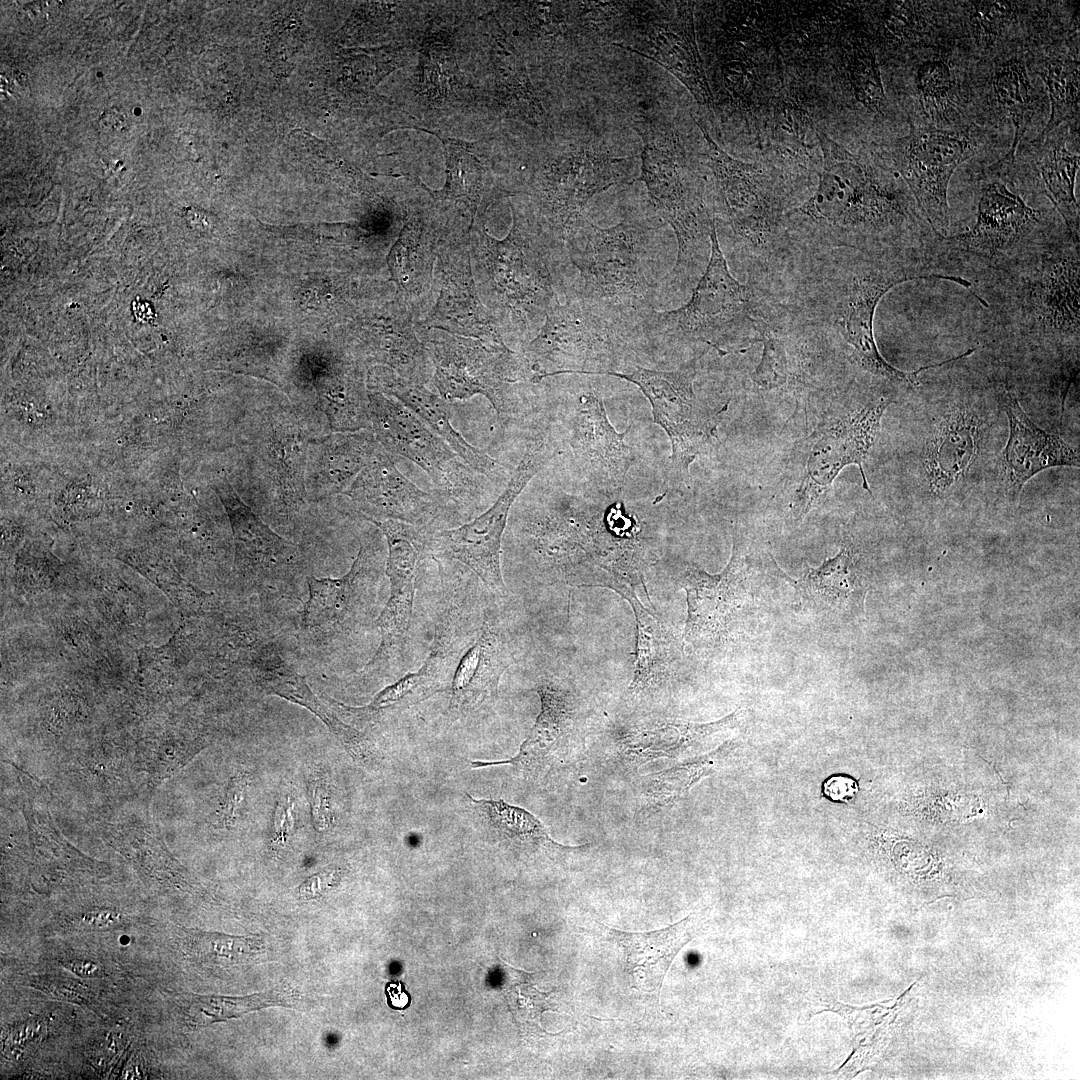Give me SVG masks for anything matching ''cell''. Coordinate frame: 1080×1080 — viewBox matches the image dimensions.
<instances>
[{
  "mask_svg": "<svg viewBox=\"0 0 1080 1080\" xmlns=\"http://www.w3.org/2000/svg\"><path fill=\"white\" fill-rule=\"evenodd\" d=\"M246 786H247V777H246V775L237 777L236 779L233 780V782L231 784V787H230V790H229L228 796H227V801H226L227 802V810H226V812H227L228 817H231V819L234 816L235 809L238 807L240 802L243 800V793L245 792Z\"/></svg>",
  "mask_w": 1080,
  "mask_h": 1080,
  "instance_id": "91938a15",
  "label": "cell"
},
{
  "mask_svg": "<svg viewBox=\"0 0 1080 1080\" xmlns=\"http://www.w3.org/2000/svg\"><path fill=\"white\" fill-rule=\"evenodd\" d=\"M497 251V281L506 302L519 312L551 307L550 245L515 219L510 236Z\"/></svg>",
  "mask_w": 1080,
  "mask_h": 1080,
  "instance_id": "f546056e",
  "label": "cell"
},
{
  "mask_svg": "<svg viewBox=\"0 0 1080 1080\" xmlns=\"http://www.w3.org/2000/svg\"><path fill=\"white\" fill-rule=\"evenodd\" d=\"M992 89L999 108L1010 118L1014 128L1011 148L998 162V166L1004 167L1014 163L1018 145L1026 133L1034 110L1033 90L1022 56L1013 55L997 64L992 78Z\"/></svg>",
  "mask_w": 1080,
  "mask_h": 1080,
  "instance_id": "60d3db41",
  "label": "cell"
},
{
  "mask_svg": "<svg viewBox=\"0 0 1080 1080\" xmlns=\"http://www.w3.org/2000/svg\"><path fill=\"white\" fill-rule=\"evenodd\" d=\"M312 803L316 825L319 829H323L326 825V817L328 815V802L324 788H320V786L317 785L314 787Z\"/></svg>",
  "mask_w": 1080,
  "mask_h": 1080,
  "instance_id": "680465c9",
  "label": "cell"
},
{
  "mask_svg": "<svg viewBox=\"0 0 1080 1080\" xmlns=\"http://www.w3.org/2000/svg\"><path fill=\"white\" fill-rule=\"evenodd\" d=\"M294 825V803L290 797H284L278 804L274 828L277 840L284 841Z\"/></svg>",
  "mask_w": 1080,
  "mask_h": 1080,
  "instance_id": "11a10c76",
  "label": "cell"
},
{
  "mask_svg": "<svg viewBox=\"0 0 1080 1080\" xmlns=\"http://www.w3.org/2000/svg\"><path fill=\"white\" fill-rule=\"evenodd\" d=\"M336 879L335 871H322L312 875L300 885L298 894L304 899H314L323 895Z\"/></svg>",
  "mask_w": 1080,
  "mask_h": 1080,
  "instance_id": "db71d44e",
  "label": "cell"
},
{
  "mask_svg": "<svg viewBox=\"0 0 1080 1080\" xmlns=\"http://www.w3.org/2000/svg\"><path fill=\"white\" fill-rule=\"evenodd\" d=\"M823 791L833 801L849 802L856 795L858 785L850 777L837 775L829 778L824 783Z\"/></svg>",
  "mask_w": 1080,
  "mask_h": 1080,
  "instance_id": "f5cc1de1",
  "label": "cell"
},
{
  "mask_svg": "<svg viewBox=\"0 0 1080 1080\" xmlns=\"http://www.w3.org/2000/svg\"><path fill=\"white\" fill-rule=\"evenodd\" d=\"M557 454L558 450L549 447L545 435L536 436L528 444L504 491L494 504L483 514L460 527L432 531L427 544L428 554L463 563L479 577L490 592L506 595L500 554L510 509L530 480Z\"/></svg>",
  "mask_w": 1080,
  "mask_h": 1080,
  "instance_id": "30bf717a",
  "label": "cell"
},
{
  "mask_svg": "<svg viewBox=\"0 0 1080 1080\" xmlns=\"http://www.w3.org/2000/svg\"><path fill=\"white\" fill-rule=\"evenodd\" d=\"M1038 169L1044 192L1064 220L1069 236L1079 241V204L1074 193L1079 155L1070 152L1062 139L1045 138Z\"/></svg>",
  "mask_w": 1080,
  "mask_h": 1080,
  "instance_id": "f35d334b",
  "label": "cell"
},
{
  "mask_svg": "<svg viewBox=\"0 0 1080 1080\" xmlns=\"http://www.w3.org/2000/svg\"><path fill=\"white\" fill-rule=\"evenodd\" d=\"M692 917L668 927L645 932L607 928L610 941L625 955L631 986L643 992H660L664 978L678 952L692 939Z\"/></svg>",
  "mask_w": 1080,
  "mask_h": 1080,
  "instance_id": "e575fe53",
  "label": "cell"
},
{
  "mask_svg": "<svg viewBox=\"0 0 1080 1080\" xmlns=\"http://www.w3.org/2000/svg\"><path fill=\"white\" fill-rule=\"evenodd\" d=\"M378 445L372 429L311 437L305 472V487L310 503L343 494Z\"/></svg>",
  "mask_w": 1080,
  "mask_h": 1080,
  "instance_id": "d6a6232c",
  "label": "cell"
},
{
  "mask_svg": "<svg viewBox=\"0 0 1080 1080\" xmlns=\"http://www.w3.org/2000/svg\"><path fill=\"white\" fill-rule=\"evenodd\" d=\"M467 797L495 834L518 848L562 854L578 851L586 846L570 847L557 843L536 816L502 799H476L468 793Z\"/></svg>",
  "mask_w": 1080,
  "mask_h": 1080,
  "instance_id": "ab89813d",
  "label": "cell"
},
{
  "mask_svg": "<svg viewBox=\"0 0 1080 1080\" xmlns=\"http://www.w3.org/2000/svg\"><path fill=\"white\" fill-rule=\"evenodd\" d=\"M627 326L582 299L550 308L545 325L522 354L530 381L558 374L615 371Z\"/></svg>",
  "mask_w": 1080,
  "mask_h": 1080,
  "instance_id": "52a82bcc",
  "label": "cell"
},
{
  "mask_svg": "<svg viewBox=\"0 0 1080 1080\" xmlns=\"http://www.w3.org/2000/svg\"><path fill=\"white\" fill-rule=\"evenodd\" d=\"M312 437L289 401L244 409L235 433L244 492L256 507L296 525L311 515L305 487Z\"/></svg>",
  "mask_w": 1080,
  "mask_h": 1080,
  "instance_id": "7a4b0ae2",
  "label": "cell"
},
{
  "mask_svg": "<svg viewBox=\"0 0 1080 1080\" xmlns=\"http://www.w3.org/2000/svg\"><path fill=\"white\" fill-rule=\"evenodd\" d=\"M808 112L791 99L784 100L776 108L773 120V135L784 148L794 149L800 156L807 154L805 140L808 130L813 128Z\"/></svg>",
  "mask_w": 1080,
  "mask_h": 1080,
  "instance_id": "681fc988",
  "label": "cell"
},
{
  "mask_svg": "<svg viewBox=\"0 0 1080 1080\" xmlns=\"http://www.w3.org/2000/svg\"><path fill=\"white\" fill-rule=\"evenodd\" d=\"M62 965L74 974L84 978L95 977L101 973L100 965L90 960L74 959L63 962Z\"/></svg>",
  "mask_w": 1080,
  "mask_h": 1080,
  "instance_id": "94428289",
  "label": "cell"
},
{
  "mask_svg": "<svg viewBox=\"0 0 1080 1080\" xmlns=\"http://www.w3.org/2000/svg\"><path fill=\"white\" fill-rule=\"evenodd\" d=\"M654 228L622 221L602 228L583 218L567 231L572 262L583 280L581 299L617 322L642 323L654 310L656 282L648 245Z\"/></svg>",
  "mask_w": 1080,
  "mask_h": 1080,
  "instance_id": "5b68a950",
  "label": "cell"
},
{
  "mask_svg": "<svg viewBox=\"0 0 1080 1080\" xmlns=\"http://www.w3.org/2000/svg\"><path fill=\"white\" fill-rule=\"evenodd\" d=\"M624 161L592 148H581L548 165L540 180V195L561 238L582 217L594 195L622 182Z\"/></svg>",
  "mask_w": 1080,
  "mask_h": 1080,
  "instance_id": "603a6c76",
  "label": "cell"
},
{
  "mask_svg": "<svg viewBox=\"0 0 1080 1080\" xmlns=\"http://www.w3.org/2000/svg\"><path fill=\"white\" fill-rule=\"evenodd\" d=\"M791 585L802 606L820 616L840 618L861 607L865 586L860 555L849 540L818 567H807Z\"/></svg>",
  "mask_w": 1080,
  "mask_h": 1080,
  "instance_id": "836d02e7",
  "label": "cell"
},
{
  "mask_svg": "<svg viewBox=\"0 0 1080 1080\" xmlns=\"http://www.w3.org/2000/svg\"><path fill=\"white\" fill-rule=\"evenodd\" d=\"M387 540L385 572L390 581V595L375 621L380 630V644L371 660L359 671L362 679L386 675L403 666L404 648L410 628L415 578L420 560L428 554V527L396 520L369 521Z\"/></svg>",
  "mask_w": 1080,
  "mask_h": 1080,
  "instance_id": "4fadbf2b",
  "label": "cell"
},
{
  "mask_svg": "<svg viewBox=\"0 0 1080 1080\" xmlns=\"http://www.w3.org/2000/svg\"><path fill=\"white\" fill-rule=\"evenodd\" d=\"M190 947L202 960L221 967L245 965L264 952L261 935L232 936L216 932H194Z\"/></svg>",
  "mask_w": 1080,
  "mask_h": 1080,
  "instance_id": "ee69618b",
  "label": "cell"
},
{
  "mask_svg": "<svg viewBox=\"0 0 1080 1080\" xmlns=\"http://www.w3.org/2000/svg\"><path fill=\"white\" fill-rule=\"evenodd\" d=\"M299 26L300 25L296 24V20L293 18L289 19L288 25L286 20V22L279 27L281 31L278 29L273 35L270 44V52L273 54V58L277 59L274 62V65L278 69V73L282 72L283 74H286L289 72V69L287 68L288 59L293 56L296 46L298 45V40H296L294 36H296L295 30H297Z\"/></svg>",
  "mask_w": 1080,
  "mask_h": 1080,
  "instance_id": "816d5d0a",
  "label": "cell"
},
{
  "mask_svg": "<svg viewBox=\"0 0 1080 1080\" xmlns=\"http://www.w3.org/2000/svg\"><path fill=\"white\" fill-rule=\"evenodd\" d=\"M976 151L969 130L916 125L893 146L895 168L906 182L918 209L940 238L947 236L950 217L948 185L955 169Z\"/></svg>",
  "mask_w": 1080,
  "mask_h": 1080,
  "instance_id": "7c38bea8",
  "label": "cell"
},
{
  "mask_svg": "<svg viewBox=\"0 0 1080 1080\" xmlns=\"http://www.w3.org/2000/svg\"><path fill=\"white\" fill-rule=\"evenodd\" d=\"M385 993L388 1005L393 1009L404 1010L410 1004V996L400 982L387 984Z\"/></svg>",
  "mask_w": 1080,
  "mask_h": 1080,
  "instance_id": "6f0895ef",
  "label": "cell"
},
{
  "mask_svg": "<svg viewBox=\"0 0 1080 1080\" xmlns=\"http://www.w3.org/2000/svg\"><path fill=\"white\" fill-rule=\"evenodd\" d=\"M981 432V418L969 404L950 406L936 421L924 455L934 493L946 494L964 480L978 455Z\"/></svg>",
  "mask_w": 1080,
  "mask_h": 1080,
  "instance_id": "1f68e13d",
  "label": "cell"
},
{
  "mask_svg": "<svg viewBox=\"0 0 1080 1080\" xmlns=\"http://www.w3.org/2000/svg\"><path fill=\"white\" fill-rule=\"evenodd\" d=\"M630 428L621 433L615 430L596 391L580 398L569 423L568 443L584 477L600 496H619L636 462L633 448L625 442Z\"/></svg>",
  "mask_w": 1080,
  "mask_h": 1080,
  "instance_id": "7402d4cb",
  "label": "cell"
},
{
  "mask_svg": "<svg viewBox=\"0 0 1080 1080\" xmlns=\"http://www.w3.org/2000/svg\"><path fill=\"white\" fill-rule=\"evenodd\" d=\"M822 151L818 187L795 211L819 223L845 230L864 241L901 229L929 241L936 234L923 227L907 199L858 157L815 128ZM932 230V229H931ZM933 231V230H932Z\"/></svg>",
  "mask_w": 1080,
  "mask_h": 1080,
  "instance_id": "277c9868",
  "label": "cell"
},
{
  "mask_svg": "<svg viewBox=\"0 0 1080 1080\" xmlns=\"http://www.w3.org/2000/svg\"><path fill=\"white\" fill-rule=\"evenodd\" d=\"M1037 74L1047 86L1051 113L1049 120L1032 142L1040 145L1043 140L1060 124L1067 123L1071 131L1078 133L1079 128V53L1065 50H1052L1041 60Z\"/></svg>",
  "mask_w": 1080,
  "mask_h": 1080,
  "instance_id": "74e56055",
  "label": "cell"
},
{
  "mask_svg": "<svg viewBox=\"0 0 1080 1080\" xmlns=\"http://www.w3.org/2000/svg\"><path fill=\"white\" fill-rule=\"evenodd\" d=\"M446 155L445 196L476 205L480 196L482 168L477 157L460 141L442 139Z\"/></svg>",
  "mask_w": 1080,
  "mask_h": 1080,
  "instance_id": "bcb514c9",
  "label": "cell"
},
{
  "mask_svg": "<svg viewBox=\"0 0 1080 1080\" xmlns=\"http://www.w3.org/2000/svg\"><path fill=\"white\" fill-rule=\"evenodd\" d=\"M742 711L709 723H694L662 716H639L612 721L604 730L609 758L624 770L636 771L659 759H674L706 739L739 725Z\"/></svg>",
  "mask_w": 1080,
  "mask_h": 1080,
  "instance_id": "ffe728a7",
  "label": "cell"
},
{
  "mask_svg": "<svg viewBox=\"0 0 1080 1080\" xmlns=\"http://www.w3.org/2000/svg\"><path fill=\"white\" fill-rule=\"evenodd\" d=\"M434 382L444 399H468L484 395L496 411L502 427L511 420L513 407L508 383L530 380L522 355L502 343L493 345L449 338L433 341Z\"/></svg>",
  "mask_w": 1080,
  "mask_h": 1080,
  "instance_id": "5bb4252c",
  "label": "cell"
},
{
  "mask_svg": "<svg viewBox=\"0 0 1080 1080\" xmlns=\"http://www.w3.org/2000/svg\"><path fill=\"white\" fill-rule=\"evenodd\" d=\"M379 561L373 547L360 541L349 571L340 578L307 577L309 598L302 625L308 630L350 632L369 618L380 579Z\"/></svg>",
  "mask_w": 1080,
  "mask_h": 1080,
  "instance_id": "cb8c5ba5",
  "label": "cell"
},
{
  "mask_svg": "<svg viewBox=\"0 0 1080 1080\" xmlns=\"http://www.w3.org/2000/svg\"><path fill=\"white\" fill-rule=\"evenodd\" d=\"M891 400L880 397L821 427L812 437L801 484L791 508L796 520L803 519L831 487L838 474L849 465L858 466L863 488L871 493L863 463L872 448L881 419Z\"/></svg>",
  "mask_w": 1080,
  "mask_h": 1080,
  "instance_id": "9a60e30c",
  "label": "cell"
},
{
  "mask_svg": "<svg viewBox=\"0 0 1080 1080\" xmlns=\"http://www.w3.org/2000/svg\"><path fill=\"white\" fill-rule=\"evenodd\" d=\"M496 82L502 91V98L511 110L526 121L537 123L544 115L542 106L534 90L524 62L506 37L496 34L493 51Z\"/></svg>",
  "mask_w": 1080,
  "mask_h": 1080,
  "instance_id": "b9f144b4",
  "label": "cell"
},
{
  "mask_svg": "<svg viewBox=\"0 0 1080 1080\" xmlns=\"http://www.w3.org/2000/svg\"><path fill=\"white\" fill-rule=\"evenodd\" d=\"M697 359L672 371L639 367L631 372L601 374L635 384L648 399L654 423L665 431L671 444L670 474L675 482L687 478L695 459L711 450L717 439V415L727 407L710 415L699 404L693 388Z\"/></svg>",
  "mask_w": 1080,
  "mask_h": 1080,
  "instance_id": "8fae6325",
  "label": "cell"
},
{
  "mask_svg": "<svg viewBox=\"0 0 1080 1080\" xmlns=\"http://www.w3.org/2000/svg\"><path fill=\"white\" fill-rule=\"evenodd\" d=\"M972 19L987 45L993 43L1010 25L1017 13V4L1009 1H973Z\"/></svg>",
  "mask_w": 1080,
  "mask_h": 1080,
  "instance_id": "f907efd6",
  "label": "cell"
},
{
  "mask_svg": "<svg viewBox=\"0 0 1080 1080\" xmlns=\"http://www.w3.org/2000/svg\"><path fill=\"white\" fill-rule=\"evenodd\" d=\"M847 74L857 101L868 110L884 114L887 98L875 53L857 46L847 56Z\"/></svg>",
  "mask_w": 1080,
  "mask_h": 1080,
  "instance_id": "7dc6e473",
  "label": "cell"
},
{
  "mask_svg": "<svg viewBox=\"0 0 1080 1080\" xmlns=\"http://www.w3.org/2000/svg\"><path fill=\"white\" fill-rule=\"evenodd\" d=\"M1038 215L1004 184L989 182L981 189L974 227L941 242L1009 271L1049 245L1036 240Z\"/></svg>",
  "mask_w": 1080,
  "mask_h": 1080,
  "instance_id": "2e32d148",
  "label": "cell"
},
{
  "mask_svg": "<svg viewBox=\"0 0 1080 1080\" xmlns=\"http://www.w3.org/2000/svg\"><path fill=\"white\" fill-rule=\"evenodd\" d=\"M215 487L231 524L238 571L252 580L293 572L301 563L299 547L274 532L225 477Z\"/></svg>",
  "mask_w": 1080,
  "mask_h": 1080,
  "instance_id": "4316f807",
  "label": "cell"
},
{
  "mask_svg": "<svg viewBox=\"0 0 1080 1080\" xmlns=\"http://www.w3.org/2000/svg\"><path fill=\"white\" fill-rule=\"evenodd\" d=\"M288 996L285 991L279 990L245 997L195 995L188 1008V1017L195 1026H206L270 1005H284Z\"/></svg>",
  "mask_w": 1080,
  "mask_h": 1080,
  "instance_id": "7bdbcfd3",
  "label": "cell"
},
{
  "mask_svg": "<svg viewBox=\"0 0 1080 1080\" xmlns=\"http://www.w3.org/2000/svg\"><path fill=\"white\" fill-rule=\"evenodd\" d=\"M103 116V118L106 120L105 123L107 127H111L113 129H120L125 124V117L119 111L110 110Z\"/></svg>",
  "mask_w": 1080,
  "mask_h": 1080,
  "instance_id": "6125c7cd",
  "label": "cell"
},
{
  "mask_svg": "<svg viewBox=\"0 0 1080 1080\" xmlns=\"http://www.w3.org/2000/svg\"><path fill=\"white\" fill-rule=\"evenodd\" d=\"M121 919V915L116 911L100 909L83 914L81 921L82 924L89 928L106 930L116 927L121 922Z\"/></svg>",
  "mask_w": 1080,
  "mask_h": 1080,
  "instance_id": "9f6ffc18",
  "label": "cell"
},
{
  "mask_svg": "<svg viewBox=\"0 0 1080 1080\" xmlns=\"http://www.w3.org/2000/svg\"><path fill=\"white\" fill-rule=\"evenodd\" d=\"M1000 402L1009 426L1000 460V474L1008 496L1019 497L1026 483L1046 469L1079 467V451L1038 427L1006 387L1000 394Z\"/></svg>",
  "mask_w": 1080,
  "mask_h": 1080,
  "instance_id": "484cf974",
  "label": "cell"
},
{
  "mask_svg": "<svg viewBox=\"0 0 1080 1080\" xmlns=\"http://www.w3.org/2000/svg\"><path fill=\"white\" fill-rule=\"evenodd\" d=\"M371 429L389 453L403 456L423 469L440 491L453 500L471 492L470 467L452 448L427 428L405 405L381 393H369Z\"/></svg>",
  "mask_w": 1080,
  "mask_h": 1080,
  "instance_id": "d6986e66",
  "label": "cell"
},
{
  "mask_svg": "<svg viewBox=\"0 0 1080 1080\" xmlns=\"http://www.w3.org/2000/svg\"><path fill=\"white\" fill-rule=\"evenodd\" d=\"M695 122L706 140L708 166L732 228L751 244L766 246L776 226V213L761 170L728 155Z\"/></svg>",
  "mask_w": 1080,
  "mask_h": 1080,
  "instance_id": "d4e9b609",
  "label": "cell"
},
{
  "mask_svg": "<svg viewBox=\"0 0 1080 1080\" xmlns=\"http://www.w3.org/2000/svg\"><path fill=\"white\" fill-rule=\"evenodd\" d=\"M641 180L655 209L674 230L678 251L671 275L694 264L715 225L696 179L679 159L652 143L641 153Z\"/></svg>",
  "mask_w": 1080,
  "mask_h": 1080,
  "instance_id": "e0dca14e",
  "label": "cell"
},
{
  "mask_svg": "<svg viewBox=\"0 0 1080 1080\" xmlns=\"http://www.w3.org/2000/svg\"><path fill=\"white\" fill-rule=\"evenodd\" d=\"M726 745L708 755L639 777L636 790L637 819L648 818L673 807L693 785L710 774L716 758Z\"/></svg>",
  "mask_w": 1080,
  "mask_h": 1080,
  "instance_id": "8d00e7d4",
  "label": "cell"
},
{
  "mask_svg": "<svg viewBox=\"0 0 1080 1080\" xmlns=\"http://www.w3.org/2000/svg\"><path fill=\"white\" fill-rule=\"evenodd\" d=\"M753 313L752 290L731 275L714 225L709 262L690 300L671 311L652 310L642 325L647 333L700 341L724 356L728 353L726 346L739 331L754 323Z\"/></svg>",
  "mask_w": 1080,
  "mask_h": 1080,
  "instance_id": "9c48e42d",
  "label": "cell"
},
{
  "mask_svg": "<svg viewBox=\"0 0 1080 1080\" xmlns=\"http://www.w3.org/2000/svg\"><path fill=\"white\" fill-rule=\"evenodd\" d=\"M512 659L502 624L493 612H486L476 640L456 667L450 686V712L471 714L492 705L498 696L501 676Z\"/></svg>",
  "mask_w": 1080,
  "mask_h": 1080,
  "instance_id": "83f0119b",
  "label": "cell"
},
{
  "mask_svg": "<svg viewBox=\"0 0 1080 1080\" xmlns=\"http://www.w3.org/2000/svg\"><path fill=\"white\" fill-rule=\"evenodd\" d=\"M569 502L556 512L550 531L554 565L576 585L609 588L626 601L647 592L649 558L637 520L614 498L603 513Z\"/></svg>",
  "mask_w": 1080,
  "mask_h": 1080,
  "instance_id": "6da1fadb",
  "label": "cell"
},
{
  "mask_svg": "<svg viewBox=\"0 0 1080 1080\" xmlns=\"http://www.w3.org/2000/svg\"><path fill=\"white\" fill-rule=\"evenodd\" d=\"M763 344L759 364L751 374L755 385L763 390L778 389L790 376V363L783 341L769 329L757 328Z\"/></svg>",
  "mask_w": 1080,
  "mask_h": 1080,
  "instance_id": "c3c4849f",
  "label": "cell"
},
{
  "mask_svg": "<svg viewBox=\"0 0 1080 1080\" xmlns=\"http://www.w3.org/2000/svg\"><path fill=\"white\" fill-rule=\"evenodd\" d=\"M915 84L922 109L931 120L938 121L953 111L954 80L946 61L934 58L922 62Z\"/></svg>",
  "mask_w": 1080,
  "mask_h": 1080,
  "instance_id": "f6af8a7d",
  "label": "cell"
},
{
  "mask_svg": "<svg viewBox=\"0 0 1080 1080\" xmlns=\"http://www.w3.org/2000/svg\"><path fill=\"white\" fill-rule=\"evenodd\" d=\"M675 569L687 601L683 641L696 649L728 642L754 612L762 585L789 578L768 545L740 527L734 529L731 557L721 572L710 574L687 562Z\"/></svg>",
  "mask_w": 1080,
  "mask_h": 1080,
  "instance_id": "3957f363",
  "label": "cell"
},
{
  "mask_svg": "<svg viewBox=\"0 0 1080 1080\" xmlns=\"http://www.w3.org/2000/svg\"><path fill=\"white\" fill-rule=\"evenodd\" d=\"M918 279L950 280L966 288L971 285L964 277L930 271L924 261H863L846 280L836 309V326L856 362L874 376L914 388L919 386L922 371L947 364L946 360L911 372L894 367L878 350L873 320L878 303L890 289Z\"/></svg>",
  "mask_w": 1080,
  "mask_h": 1080,
  "instance_id": "ba28073f",
  "label": "cell"
},
{
  "mask_svg": "<svg viewBox=\"0 0 1080 1080\" xmlns=\"http://www.w3.org/2000/svg\"><path fill=\"white\" fill-rule=\"evenodd\" d=\"M651 60L675 76L700 105L713 106V95L697 46L693 4L676 6L669 20L645 28L637 49L620 47Z\"/></svg>",
  "mask_w": 1080,
  "mask_h": 1080,
  "instance_id": "f1b7e54d",
  "label": "cell"
},
{
  "mask_svg": "<svg viewBox=\"0 0 1080 1080\" xmlns=\"http://www.w3.org/2000/svg\"><path fill=\"white\" fill-rule=\"evenodd\" d=\"M636 620L635 666L628 695L632 701L646 702L666 694L682 661L683 637L634 596L627 600Z\"/></svg>",
  "mask_w": 1080,
  "mask_h": 1080,
  "instance_id": "4dcf8cb0",
  "label": "cell"
},
{
  "mask_svg": "<svg viewBox=\"0 0 1080 1080\" xmlns=\"http://www.w3.org/2000/svg\"><path fill=\"white\" fill-rule=\"evenodd\" d=\"M1008 272L1016 327L1035 340L1078 349L1079 241L1049 244Z\"/></svg>",
  "mask_w": 1080,
  "mask_h": 1080,
  "instance_id": "8992f818",
  "label": "cell"
},
{
  "mask_svg": "<svg viewBox=\"0 0 1080 1080\" xmlns=\"http://www.w3.org/2000/svg\"><path fill=\"white\" fill-rule=\"evenodd\" d=\"M535 691L540 712L518 753L502 761H472L473 768L510 765L528 778H536L584 744L589 709L586 700L569 680L542 677Z\"/></svg>",
  "mask_w": 1080,
  "mask_h": 1080,
  "instance_id": "ac0fdd59",
  "label": "cell"
},
{
  "mask_svg": "<svg viewBox=\"0 0 1080 1080\" xmlns=\"http://www.w3.org/2000/svg\"><path fill=\"white\" fill-rule=\"evenodd\" d=\"M342 495L367 521L396 520L429 528L452 499L440 490L426 492L418 488L398 470L380 444Z\"/></svg>",
  "mask_w": 1080,
  "mask_h": 1080,
  "instance_id": "44dd1931",
  "label": "cell"
},
{
  "mask_svg": "<svg viewBox=\"0 0 1080 1080\" xmlns=\"http://www.w3.org/2000/svg\"><path fill=\"white\" fill-rule=\"evenodd\" d=\"M377 386L405 405L427 428L444 440L473 470L494 479L497 461L470 444L452 425L451 413L443 397L422 385L401 377L383 374L376 377Z\"/></svg>",
  "mask_w": 1080,
  "mask_h": 1080,
  "instance_id": "d590c367",
  "label": "cell"
}]
</instances>
